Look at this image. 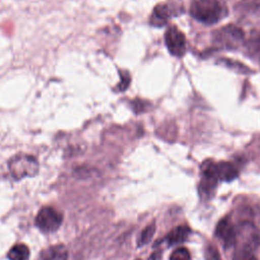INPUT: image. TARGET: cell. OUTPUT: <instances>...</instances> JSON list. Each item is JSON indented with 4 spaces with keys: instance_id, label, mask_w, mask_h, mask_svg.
Instances as JSON below:
<instances>
[{
    "instance_id": "15",
    "label": "cell",
    "mask_w": 260,
    "mask_h": 260,
    "mask_svg": "<svg viewBox=\"0 0 260 260\" xmlns=\"http://www.w3.org/2000/svg\"><path fill=\"white\" fill-rule=\"evenodd\" d=\"M154 233H155V223L154 222H151L150 224L146 225L138 237V240H137L138 247L144 246L147 243H149L150 240L152 239Z\"/></svg>"
},
{
    "instance_id": "9",
    "label": "cell",
    "mask_w": 260,
    "mask_h": 260,
    "mask_svg": "<svg viewBox=\"0 0 260 260\" xmlns=\"http://www.w3.org/2000/svg\"><path fill=\"white\" fill-rule=\"evenodd\" d=\"M68 259V250L62 245H54L44 249L40 256L39 260H67Z\"/></svg>"
},
{
    "instance_id": "13",
    "label": "cell",
    "mask_w": 260,
    "mask_h": 260,
    "mask_svg": "<svg viewBox=\"0 0 260 260\" xmlns=\"http://www.w3.org/2000/svg\"><path fill=\"white\" fill-rule=\"evenodd\" d=\"M238 8L244 13L260 14V0H243Z\"/></svg>"
},
{
    "instance_id": "21",
    "label": "cell",
    "mask_w": 260,
    "mask_h": 260,
    "mask_svg": "<svg viewBox=\"0 0 260 260\" xmlns=\"http://www.w3.org/2000/svg\"><path fill=\"white\" fill-rule=\"evenodd\" d=\"M132 104H133V111H134L135 113H140V112L146 110L147 103H145L144 101L136 100V101H133Z\"/></svg>"
},
{
    "instance_id": "22",
    "label": "cell",
    "mask_w": 260,
    "mask_h": 260,
    "mask_svg": "<svg viewBox=\"0 0 260 260\" xmlns=\"http://www.w3.org/2000/svg\"><path fill=\"white\" fill-rule=\"evenodd\" d=\"M136 260H140V259H136Z\"/></svg>"
},
{
    "instance_id": "4",
    "label": "cell",
    "mask_w": 260,
    "mask_h": 260,
    "mask_svg": "<svg viewBox=\"0 0 260 260\" xmlns=\"http://www.w3.org/2000/svg\"><path fill=\"white\" fill-rule=\"evenodd\" d=\"M63 220L62 214L51 206H45L40 209L36 216V225L44 233L57 231Z\"/></svg>"
},
{
    "instance_id": "11",
    "label": "cell",
    "mask_w": 260,
    "mask_h": 260,
    "mask_svg": "<svg viewBox=\"0 0 260 260\" xmlns=\"http://www.w3.org/2000/svg\"><path fill=\"white\" fill-rule=\"evenodd\" d=\"M190 235V229L187 225H179L172 230L167 236L169 245H176L184 242Z\"/></svg>"
},
{
    "instance_id": "2",
    "label": "cell",
    "mask_w": 260,
    "mask_h": 260,
    "mask_svg": "<svg viewBox=\"0 0 260 260\" xmlns=\"http://www.w3.org/2000/svg\"><path fill=\"white\" fill-rule=\"evenodd\" d=\"M9 171L15 180L25 177H34L38 174L39 164L37 159L28 154H17L8 162Z\"/></svg>"
},
{
    "instance_id": "1",
    "label": "cell",
    "mask_w": 260,
    "mask_h": 260,
    "mask_svg": "<svg viewBox=\"0 0 260 260\" xmlns=\"http://www.w3.org/2000/svg\"><path fill=\"white\" fill-rule=\"evenodd\" d=\"M190 13L202 23L214 24L224 15V8L219 0H192Z\"/></svg>"
},
{
    "instance_id": "18",
    "label": "cell",
    "mask_w": 260,
    "mask_h": 260,
    "mask_svg": "<svg viewBox=\"0 0 260 260\" xmlns=\"http://www.w3.org/2000/svg\"><path fill=\"white\" fill-rule=\"evenodd\" d=\"M233 260H257V258L252 251L238 248L234 254Z\"/></svg>"
},
{
    "instance_id": "19",
    "label": "cell",
    "mask_w": 260,
    "mask_h": 260,
    "mask_svg": "<svg viewBox=\"0 0 260 260\" xmlns=\"http://www.w3.org/2000/svg\"><path fill=\"white\" fill-rule=\"evenodd\" d=\"M205 260H220V254L214 245H208L204 251Z\"/></svg>"
},
{
    "instance_id": "3",
    "label": "cell",
    "mask_w": 260,
    "mask_h": 260,
    "mask_svg": "<svg viewBox=\"0 0 260 260\" xmlns=\"http://www.w3.org/2000/svg\"><path fill=\"white\" fill-rule=\"evenodd\" d=\"M244 37L243 30L234 24L222 26L213 34L214 43L226 49H235L240 46L245 42Z\"/></svg>"
},
{
    "instance_id": "16",
    "label": "cell",
    "mask_w": 260,
    "mask_h": 260,
    "mask_svg": "<svg viewBox=\"0 0 260 260\" xmlns=\"http://www.w3.org/2000/svg\"><path fill=\"white\" fill-rule=\"evenodd\" d=\"M218 61L220 63H222L223 65H225L226 67L235 68V70L238 71V72H241V73H248V72H250L249 68L246 65H244V64H242V63H240L238 61H235V60H232V59H228V58H221Z\"/></svg>"
},
{
    "instance_id": "12",
    "label": "cell",
    "mask_w": 260,
    "mask_h": 260,
    "mask_svg": "<svg viewBox=\"0 0 260 260\" xmlns=\"http://www.w3.org/2000/svg\"><path fill=\"white\" fill-rule=\"evenodd\" d=\"M9 260H27L29 257V249L24 244L14 245L8 252Z\"/></svg>"
},
{
    "instance_id": "10",
    "label": "cell",
    "mask_w": 260,
    "mask_h": 260,
    "mask_svg": "<svg viewBox=\"0 0 260 260\" xmlns=\"http://www.w3.org/2000/svg\"><path fill=\"white\" fill-rule=\"evenodd\" d=\"M215 171L217 179L220 181L230 182L238 177L236 167L229 161H219L215 164Z\"/></svg>"
},
{
    "instance_id": "20",
    "label": "cell",
    "mask_w": 260,
    "mask_h": 260,
    "mask_svg": "<svg viewBox=\"0 0 260 260\" xmlns=\"http://www.w3.org/2000/svg\"><path fill=\"white\" fill-rule=\"evenodd\" d=\"M120 75H121V82H119L117 84V88H118V90L123 91L128 87V85L130 83V75L127 71L120 72Z\"/></svg>"
},
{
    "instance_id": "14",
    "label": "cell",
    "mask_w": 260,
    "mask_h": 260,
    "mask_svg": "<svg viewBox=\"0 0 260 260\" xmlns=\"http://www.w3.org/2000/svg\"><path fill=\"white\" fill-rule=\"evenodd\" d=\"M244 43L250 53L260 54V31L251 32L250 37Z\"/></svg>"
},
{
    "instance_id": "7",
    "label": "cell",
    "mask_w": 260,
    "mask_h": 260,
    "mask_svg": "<svg viewBox=\"0 0 260 260\" xmlns=\"http://www.w3.org/2000/svg\"><path fill=\"white\" fill-rule=\"evenodd\" d=\"M215 234L223 242L224 246L231 247L237 243V230L229 218H223L217 223Z\"/></svg>"
},
{
    "instance_id": "6",
    "label": "cell",
    "mask_w": 260,
    "mask_h": 260,
    "mask_svg": "<svg viewBox=\"0 0 260 260\" xmlns=\"http://www.w3.org/2000/svg\"><path fill=\"white\" fill-rule=\"evenodd\" d=\"M240 244V249H245L254 252L260 244V238L257 230L251 223L245 222L237 230V243Z\"/></svg>"
},
{
    "instance_id": "8",
    "label": "cell",
    "mask_w": 260,
    "mask_h": 260,
    "mask_svg": "<svg viewBox=\"0 0 260 260\" xmlns=\"http://www.w3.org/2000/svg\"><path fill=\"white\" fill-rule=\"evenodd\" d=\"M173 15V10L166 3L157 4L150 17V23L154 26H164L167 24L169 18Z\"/></svg>"
},
{
    "instance_id": "5",
    "label": "cell",
    "mask_w": 260,
    "mask_h": 260,
    "mask_svg": "<svg viewBox=\"0 0 260 260\" xmlns=\"http://www.w3.org/2000/svg\"><path fill=\"white\" fill-rule=\"evenodd\" d=\"M165 43L169 52L176 57H181L186 52L185 35L176 26H170L165 34Z\"/></svg>"
},
{
    "instance_id": "17",
    "label": "cell",
    "mask_w": 260,
    "mask_h": 260,
    "mask_svg": "<svg viewBox=\"0 0 260 260\" xmlns=\"http://www.w3.org/2000/svg\"><path fill=\"white\" fill-rule=\"evenodd\" d=\"M170 260H190V253L188 249L184 247L177 248L172 252Z\"/></svg>"
}]
</instances>
